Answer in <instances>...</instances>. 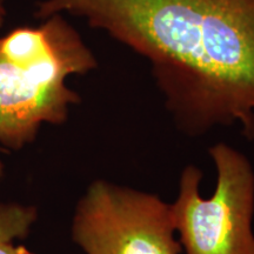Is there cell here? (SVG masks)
<instances>
[{
    "label": "cell",
    "mask_w": 254,
    "mask_h": 254,
    "mask_svg": "<svg viewBox=\"0 0 254 254\" xmlns=\"http://www.w3.org/2000/svg\"><path fill=\"white\" fill-rule=\"evenodd\" d=\"M63 13L145 57L183 133L239 124L254 140V0H41L34 14Z\"/></svg>",
    "instance_id": "1"
},
{
    "label": "cell",
    "mask_w": 254,
    "mask_h": 254,
    "mask_svg": "<svg viewBox=\"0 0 254 254\" xmlns=\"http://www.w3.org/2000/svg\"><path fill=\"white\" fill-rule=\"evenodd\" d=\"M97 67L93 52L63 14L0 37V145L20 151L43 125L66 123L71 107L80 103L67 78Z\"/></svg>",
    "instance_id": "2"
},
{
    "label": "cell",
    "mask_w": 254,
    "mask_h": 254,
    "mask_svg": "<svg viewBox=\"0 0 254 254\" xmlns=\"http://www.w3.org/2000/svg\"><path fill=\"white\" fill-rule=\"evenodd\" d=\"M217 170L209 198L200 194L202 172L183 170L171 204L176 233L185 254H254V171L241 152L224 142L208 150Z\"/></svg>",
    "instance_id": "3"
},
{
    "label": "cell",
    "mask_w": 254,
    "mask_h": 254,
    "mask_svg": "<svg viewBox=\"0 0 254 254\" xmlns=\"http://www.w3.org/2000/svg\"><path fill=\"white\" fill-rule=\"evenodd\" d=\"M172 209L153 193L94 180L79 200L72 239L85 254H180Z\"/></svg>",
    "instance_id": "4"
},
{
    "label": "cell",
    "mask_w": 254,
    "mask_h": 254,
    "mask_svg": "<svg viewBox=\"0 0 254 254\" xmlns=\"http://www.w3.org/2000/svg\"><path fill=\"white\" fill-rule=\"evenodd\" d=\"M37 218L34 206L0 201V243L26 238Z\"/></svg>",
    "instance_id": "5"
},
{
    "label": "cell",
    "mask_w": 254,
    "mask_h": 254,
    "mask_svg": "<svg viewBox=\"0 0 254 254\" xmlns=\"http://www.w3.org/2000/svg\"><path fill=\"white\" fill-rule=\"evenodd\" d=\"M0 254H36L25 246L14 245L13 241L0 243Z\"/></svg>",
    "instance_id": "6"
},
{
    "label": "cell",
    "mask_w": 254,
    "mask_h": 254,
    "mask_svg": "<svg viewBox=\"0 0 254 254\" xmlns=\"http://www.w3.org/2000/svg\"><path fill=\"white\" fill-rule=\"evenodd\" d=\"M6 1H7V0H0V28L4 26L6 15H7Z\"/></svg>",
    "instance_id": "7"
}]
</instances>
